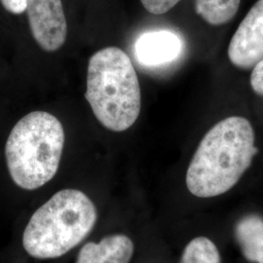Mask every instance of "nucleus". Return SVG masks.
I'll list each match as a JSON object with an SVG mask.
<instances>
[{
    "mask_svg": "<svg viewBox=\"0 0 263 263\" xmlns=\"http://www.w3.org/2000/svg\"><path fill=\"white\" fill-rule=\"evenodd\" d=\"M254 128L241 116L216 124L200 141L186 173L189 192L199 198L229 191L250 168L256 148Z\"/></svg>",
    "mask_w": 263,
    "mask_h": 263,
    "instance_id": "1",
    "label": "nucleus"
},
{
    "mask_svg": "<svg viewBox=\"0 0 263 263\" xmlns=\"http://www.w3.org/2000/svg\"><path fill=\"white\" fill-rule=\"evenodd\" d=\"M98 220L94 202L83 191L63 189L38 208L23 234L26 253L54 259L70 252L92 232Z\"/></svg>",
    "mask_w": 263,
    "mask_h": 263,
    "instance_id": "2",
    "label": "nucleus"
},
{
    "mask_svg": "<svg viewBox=\"0 0 263 263\" xmlns=\"http://www.w3.org/2000/svg\"><path fill=\"white\" fill-rule=\"evenodd\" d=\"M85 98L104 128L128 130L141 112V87L131 59L120 48L106 47L89 60Z\"/></svg>",
    "mask_w": 263,
    "mask_h": 263,
    "instance_id": "3",
    "label": "nucleus"
},
{
    "mask_svg": "<svg viewBox=\"0 0 263 263\" xmlns=\"http://www.w3.org/2000/svg\"><path fill=\"white\" fill-rule=\"evenodd\" d=\"M65 146V131L56 116L33 111L14 126L5 145L10 177L25 190L42 187L56 176Z\"/></svg>",
    "mask_w": 263,
    "mask_h": 263,
    "instance_id": "4",
    "label": "nucleus"
},
{
    "mask_svg": "<svg viewBox=\"0 0 263 263\" xmlns=\"http://www.w3.org/2000/svg\"><path fill=\"white\" fill-rule=\"evenodd\" d=\"M32 36L47 52H55L66 40L67 24L62 0H27Z\"/></svg>",
    "mask_w": 263,
    "mask_h": 263,
    "instance_id": "5",
    "label": "nucleus"
},
{
    "mask_svg": "<svg viewBox=\"0 0 263 263\" xmlns=\"http://www.w3.org/2000/svg\"><path fill=\"white\" fill-rule=\"evenodd\" d=\"M234 66L248 69L263 60V0H257L239 25L228 47Z\"/></svg>",
    "mask_w": 263,
    "mask_h": 263,
    "instance_id": "6",
    "label": "nucleus"
},
{
    "mask_svg": "<svg viewBox=\"0 0 263 263\" xmlns=\"http://www.w3.org/2000/svg\"><path fill=\"white\" fill-rule=\"evenodd\" d=\"M136 57L142 66H157L175 61L182 50L180 38L168 30L142 34L136 42Z\"/></svg>",
    "mask_w": 263,
    "mask_h": 263,
    "instance_id": "7",
    "label": "nucleus"
},
{
    "mask_svg": "<svg viewBox=\"0 0 263 263\" xmlns=\"http://www.w3.org/2000/svg\"><path fill=\"white\" fill-rule=\"evenodd\" d=\"M134 253L131 238L116 233L105 236L99 243H86L77 254L76 263H130Z\"/></svg>",
    "mask_w": 263,
    "mask_h": 263,
    "instance_id": "8",
    "label": "nucleus"
},
{
    "mask_svg": "<svg viewBox=\"0 0 263 263\" xmlns=\"http://www.w3.org/2000/svg\"><path fill=\"white\" fill-rule=\"evenodd\" d=\"M236 240L250 262L263 263V218L258 215L242 217L235 227Z\"/></svg>",
    "mask_w": 263,
    "mask_h": 263,
    "instance_id": "9",
    "label": "nucleus"
},
{
    "mask_svg": "<svg viewBox=\"0 0 263 263\" xmlns=\"http://www.w3.org/2000/svg\"><path fill=\"white\" fill-rule=\"evenodd\" d=\"M241 0H195L198 15L212 26H221L233 19Z\"/></svg>",
    "mask_w": 263,
    "mask_h": 263,
    "instance_id": "10",
    "label": "nucleus"
},
{
    "mask_svg": "<svg viewBox=\"0 0 263 263\" xmlns=\"http://www.w3.org/2000/svg\"><path fill=\"white\" fill-rule=\"evenodd\" d=\"M180 263H220V254L212 240L197 237L184 248Z\"/></svg>",
    "mask_w": 263,
    "mask_h": 263,
    "instance_id": "11",
    "label": "nucleus"
},
{
    "mask_svg": "<svg viewBox=\"0 0 263 263\" xmlns=\"http://www.w3.org/2000/svg\"><path fill=\"white\" fill-rule=\"evenodd\" d=\"M180 0H141L144 9L153 15H162L173 9Z\"/></svg>",
    "mask_w": 263,
    "mask_h": 263,
    "instance_id": "12",
    "label": "nucleus"
},
{
    "mask_svg": "<svg viewBox=\"0 0 263 263\" xmlns=\"http://www.w3.org/2000/svg\"><path fill=\"white\" fill-rule=\"evenodd\" d=\"M251 86L259 96H263V60L254 65L251 74Z\"/></svg>",
    "mask_w": 263,
    "mask_h": 263,
    "instance_id": "13",
    "label": "nucleus"
},
{
    "mask_svg": "<svg viewBox=\"0 0 263 263\" xmlns=\"http://www.w3.org/2000/svg\"><path fill=\"white\" fill-rule=\"evenodd\" d=\"M3 7L10 13L20 15L27 9V0H0Z\"/></svg>",
    "mask_w": 263,
    "mask_h": 263,
    "instance_id": "14",
    "label": "nucleus"
}]
</instances>
